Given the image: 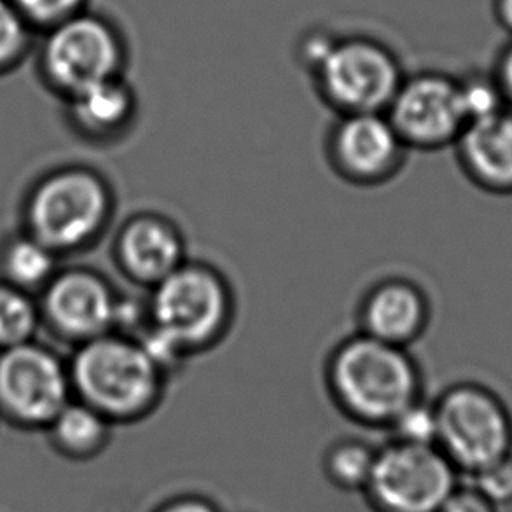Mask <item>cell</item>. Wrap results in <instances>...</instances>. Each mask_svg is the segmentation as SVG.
<instances>
[{
  "instance_id": "cell-22",
  "label": "cell",
  "mask_w": 512,
  "mask_h": 512,
  "mask_svg": "<svg viewBox=\"0 0 512 512\" xmlns=\"http://www.w3.org/2000/svg\"><path fill=\"white\" fill-rule=\"evenodd\" d=\"M394 439L409 441V443L434 444L436 437V423L432 402L425 397L423 401L416 402L415 406L402 413L394 427L388 430Z\"/></svg>"
},
{
  "instance_id": "cell-11",
  "label": "cell",
  "mask_w": 512,
  "mask_h": 512,
  "mask_svg": "<svg viewBox=\"0 0 512 512\" xmlns=\"http://www.w3.org/2000/svg\"><path fill=\"white\" fill-rule=\"evenodd\" d=\"M42 326L76 346L118 331L125 296L102 271L88 266L60 268L37 294Z\"/></svg>"
},
{
  "instance_id": "cell-3",
  "label": "cell",
  "mask_w": 512,
  "mask_h": 512,
  "mask_svg": "<svg viewBox=\"0 0 512 512\" xmlns=\"http://www.w3.org/2000/svg\"><path fill=\"white\" fill-rule=\"evenodd\" d=\"M67 360L74 397L114 425L151 418L165 401L172 380L142 340L125 333L86 341Z\"/></svg>"
},
{
  "instance_id": "cell-2",
  "label": "cell",
  "mask_w": 512,
  "mask_h": 512,
  "mask_svg": "<svg viewBox=\"0 0 512 512\" xmlns=\"http://www.w3.org/2000/svg\"><path fill=\"white\" fill-rule=\"evenodd\" d=\"M324 387L340 415L374 430L392 429L427 397L422 364L409 348L362 333L346 336L327 353Z\"/></svg>"
},
{
  "instance_id": "cell-8",
  "label": "cell",
  "mask_w": 512,
  "mask_h": 512,
  "mask_svg": "<svg viewBox=\"0 0 512 512\" xmlns=\"http://www.w3.org/2000/svg\"><path fill=\"white\" fill-rule=\"evenodd\" d=\"M74 399L69 360L28 341L0 350V420L16 429L46 430Z\"/></svg>"
},
{
  "instance_id": "cell-12",
  "label": "cell",
  "mask_w": 512,
  "mask_h": 512,
  "mask_svg": "<svg viewBox=\"0 0 512 512\" xmlns=\"http://www.w3.org/2000/svg\"><path fill=\"white\" fill-rule=\"evenodd\" d=\"M409 153L385 112L336 116L324 139L327 167L348 186L364 189L397 179Z\"/></svg>"
},
{
  "instance_id": "cell-7",
  "label": "cell",
  "mask_w": 512,
  "mask_h": 512,
  "mask_svg": "<svg viewBox=\"0 0 512 512\" xmlns=\"http://www.w3.org/2000/svg\"><path fill=\"white\" fill-rule=\"evenodd\" d=\"M460 486V472L436 444L390 437L376 450L362 495L373 512H439Z\"/></svg>"
},
{
  "instance_id": "cell-15",
  "label": "cell",
  "mask_w": 512,
  "mask_h": 512,
  "mask_svg": "<svg viewBox=\"0 0 512 512\" xmlns=\"http://www.w3.org/2000/svg\"><path fill=\"white\" fill-rule=\"evenodd\" d=\"M458 170L481 193L512 198V109L471 121L453 146Z\"/></svg>"
},
{
  "instance_id": "cell-17",
  "label": "cell",
  "mask_w": 512,
  "mask_h": 512,
  "mask_svg": "<svg viewBox=\"0 0 512 512\" xmlns=\"http://www.w3.org/2000/svg\"><path fill=\"white\" fill-rule=\"evenodd\" d=\"M114 427L104 415L74 397L44 432L56 455L70 462H90L111 446Z\"/></svg>"
},
{
  "instance_id": "cell-9",
  "label": "cell",
  "mask_w": 512,
  "mask_h": 512,
  "mask_svg": "<svg viewBox=\"0 0 512 512\" xmlns=\"http://www.w3.org/2000/svg\"><path fill=\"white\" fill-rule=\"evenodd\" d=\"M385 114L409 151L418 153L453 149L469 125L460 79L437 70L404 76Z\"/></svg>"
},
{
  "instance_id": "cell-21",
  "label": "cell",
  "mask_w": 512,
  "mask_h": 512,
  "mask_svg": "<svg viewBox=\"0 0 512 512\" xmlns=\"http://www.w3.org/2000/svg\"><path fill=\"white\" fill-rule=\"evenodd\" d=\"M460 90H462L469 123L507 109L504 97L493 76H469L460 79Z\"/></svg>"
},
{
  "instance_id": "cell-1",
  "label": "cell",
  "mask_w": 512,
  "mask_h": 512,
  "mask_svg": "<svg viewBox=\"0 0 512 512\" xmlns=\"http://www.w3.org/2000/svg\"><path fill=\"white\" fill-rule=\"evenodd\" d=\"M146 326L137 336L170 376L187 360L212 352L233 331L238 298L228 275L189 257L147 291Z\"/></svg>"
},
{
  "instance_id": "cell-29",
  "label": "cell",
  "mask_w": 512,
  "mask_h": 512,
  "mask_svg": "<svg viewBox=\"0 0 512 512\" xmlns=\"http://www.w3.org/2000/svg\"><path fill=\"white\" fill-rule=\"evenodd\" d=\"M495 16L500 25L512 34V0H495Z\"/></svg>"
},
{
  "instance_id": "cell-4",
  "label": "cell",
  "mask_w": 512,
  "mask_h": 512,
  "mask_svg": "<svg viewBox=\"0 0 512 512\" xmlns=\"http://www.w3.org/2000/svg\"><path fill=\"white\" fill-rule=\"evenodd\" d=\"M111 180L88 165H63L42 175L23 203V229L58 256L88 250L116 217Z\"/></svg>"
},
{
  "instance_id": "cell-20",
  "label": "cell",
  "mask_w": 512,
  "mask_h": 512,
  "mask_svg": "<svg viewBox=\"0 0 512 512\" xmlns=\"http://www.w3.org/2000/svg\"><path fill=\"white\" fill-rule=\"evenodd\" d=\"M41 326L37 296L0 280V350L34 341Z\"/></svg>"
},
{
  "instance_id": "cell-16",
  "label": "cell",
  "mask_w": 512,
  "mask_h": 512,
  "mask_svg": "<svg viewBox=\"0 0 512 512\" xmlns=\"http://www.w3.org/2000/svg\"><path fill=\"white\" fill-rule=\"evenodd\" d=\"M67 100L74 132L95 146L126 139L139 119V97L125 76L90 86Z\"/></svg>"
},
{
  "instance_id": "cell-25",
  "label": "cell",
  "mask_w": 512,
  "mask_h": 512,
  "mask_svg": "<svg viewBox=\"0 0 512 512\" xmlns=\"http://www.w3.org/2000/svg\"><path fill=\"white\" fill-rule=\"evenodd\" d=\"M84 0H16L21 13L41 23H62L79 14Z\"/></svg>"
},
{
  "instance_id": "cell-27",
  "label": "cell",
  "mask_w": 512,
  "mask_h": 512,
  "mask_svg": "<svg viewBox=\"0 0 512 512\" xmlns=\"http://www.w3.org/2000/svg\"><path fill=\"white\" fill-rule=\"evenodd\" d=\"M151 512H222V509L200 493H180L163 500Z\"/></svg>"
},
{
  "instance_id": "cell-28",
  "label": "cell",
  "mask_w": 512,
  "mask_h": 512,
  "mask_svg": "<svg viewBox=\"0 0 512 512\" xmlns=\"http://www.w3.org/2000/svg\"><path fill=\"white\" fill-rule=\"evenodd\" d=\"M492 76L500 88V93H502L507 107L512 109V44H509L504 49V53L500 55L497 69H495Z\"/></svg>"
},
{
  "instance_id": "cell-19",
  "label": "cell",
  "mask_w": 512,
  "mask_h": 512,
  "mask_svg": "<svg viewBox=\"0 0 512 512\" xmlns=\"http://www.w3.org/2000/svg\"><path fill=\"white\" fill-rule=\"evenodd\" d=\"M376 450L360 437H341L322 455V472L327 483L341 492H364L373 472Z\"/></svg>"
},
{
  "instance_id": "cell-5",
  "label": "cell",
  "mask_w": 512,
  "mask_h": 512,
  "mask_svg": "<svg viewBox=\"0 0 512 512\" xmlns=\"http://www.w3.org/2000/svg\"><path fill=\"white\" fill-rule=\"evenodd\" d=\"M434 444L460 474L476 476L512 455V409L483 381L458 380L432 399Z\"/></svg>"
},
{
  "instance_id": "cell-10",
  "label": "cell",
  "mask_w": 512,
  "mask_h": 512,
  "mask_svg": "<svg viewBox=\"0 0 512 512\" xmlns=\"http://www.w3.org/2000/svg\"><path fill=\"white\" fill-rule=\"evenodd\" d=\"M128 46L111 21L76 14L58 23L44 51L48 79L65 97L90 86L125 76Z\"/></svg>"
},
{
  "instance_id": "cell-14",
  "label": "cell",
  "mask_w": 512,
  "mask_h": 512,
  "mask_svg": "<svg viewBox=\"0 0 512 512\" xmlns=\"http://www.w3.org/2000/svg\"><path fill=\"white\" fill-rule=\"evenodd\" d=\"M432 315L429 292L404 275L378 278L360 296L355 308L357 333L404 348L422 340L432 324Z\"/></svg>"
},
{
  "instance_id": "cell-30",
  "label": "cell",
  "mask_w": 512,
  "mask_h": 512,
  "mask_svg": "<svg viewBox=\"0 0 512 512\" xmlns=\"http://www.w3.org/2000/svg\"><path fill=\"white\" fill-rule=\"evenodd\" d=\"M0 422H2V420H0Z\"/></svg>"
},
{
  "instance_id": "cell-13",
  "label": "cell",
  "mask_w": 512,
  "mask_h": 512,
  "mask_svg": "<svg viewBox=\"0 0 512 512\" xmlns=\"http://www.w3.org/2000/svg\"><path fill=\"white\" fill-rule=\"evenodd\" d=\"M112 263L130 284L151 291L189 259L184 229L170 215L140 210L119 224Z\"/></svg>"
},
{
  "instance_id": "cell-26",
  "label": "cell",
  "mask_w": 512,
  "mask_h": 512,
  "mask_svg": "<svg viewBox=\"0 0 512 512\" xmlns=\"http://www.w3.org/2000/svg\"><path fill=\"white\" fill-rule=\"evenodd\" d=\"M499 507L486 499L476 486H458L446 499L439 512H499Z\"/></svg>"
},
{
  "instance_id": "cell-23",
  "label": "cell",
  "mask_w": 512,
  "mask_h": 512,
  "mask_svg": "<svg viewBox=\"0 0 512 512\" xmlns=\"http://www.w3.org/2000/svg\"><path fill=\"white\" fill-rule=\"evenodd\" d=\"M474 486L495 506L512 504V455L474 476Z\"/></svg>"
},
{
  "instance_id": "cell-24",
  "label": "cell",
  "mask_w": 512,
  "mask_h": 512,
  "mask_svg": "<svg viewBox=\"0 0 512 512\" xmlns=\"http://www.w3.org/2000/svg\"><path fill=\"white\" fill-rule=\"evenodd\" d=\"M25 44V28L20 14L6 0H0V65L20 55Z\"/></svg>"
},
{
  "instance_id": "cell-6",
  "label": "cell",
  "mask_w": 512,
  "mask_h": 512,
  "mask_svg": "<svg viewBox=\"0 0 512 512\" xmlns=\"http://www.w3.org/2000/svg\"><path fill=\"white\" fill-rule=\"evenodd\" d=\"M406 76L399 56L369 35H334L319 65L308 74L320 102L334 112H385Z\"/></svg>"
},
{
  "instance_id": "cell-18",
  "label": "cell",
  "mask_w": 512,
  "mask_h": 512,
  "mask_svg": "<svg viewBox=\"0 0 512 512\" xmlns=\"http://www.w3.org/2000/svg\"><path fill=\"white\" fill-rule=\"evenodd\" d=\"M60 270V256L21 229L0 243V280L39 294Z\"/></svg>"
}]
</instances>
